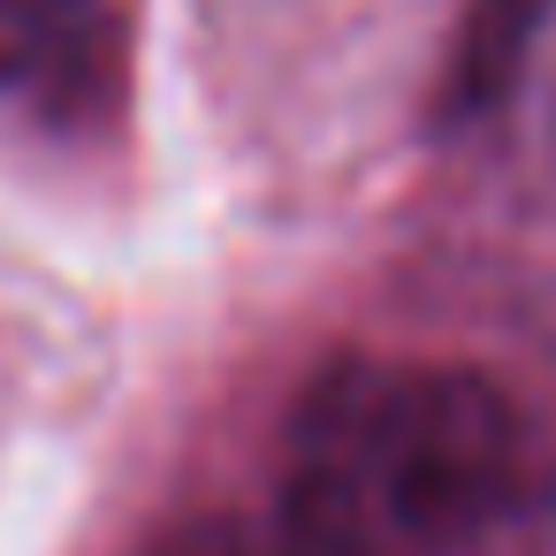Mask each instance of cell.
<instances>
[{
    "label": "cell",
    "instance_id": "cell-1",
    "mask_svg": "<svg viewBox=\"0 0 556 556\" xmlns=\"http://www.w3.org/2000/svg\"><path fill=\"white\" fill-rule=\"evenodd\" d=\"M275 526L305 556H548L556 442L480 366L358 351L290 412Z\"/></svg>",
    "mask_w": 556,
    "mask_h": 556
},
{
    "label": "cell",
    "instance_id": "cell-2",
    "mask_svg": "<svg viewBox=\"0 0 556 556\" xmlns=\"http://www.w3.org/2000/svg\"><path fill=\"white\" fill-rule=\"evenodd\" d=\"M123 0H0V108L77 123L115 100Z\"/></svg>",
    "mask_w": 556,
    "mask_h": 556
},
{
    "label": "cell",
    "instance_id": "cell-3",
    "mask_svg": "<svg viewBox=\"0 0 556 556\" xmlns=\"http://www.w3.org/2000/svg\"><path fill=\"white\" fill-rule=\"evenodd\" d=\"M548 24H556V0H480L472 31H465V100L510 92Z\"/></svg>",
    "mask_w": 556,
    "mask_h": 556
},
{
    "label": "cell",
    "instance_id": "cell-4",
    "mask_svg": "<svg viewBox=\"0 0 556 556\" xmlns=\"http://www.w3.org/2000/svg\"><path fill=\"white\" fill-rule=\"evenodd\" d=\"M138 556H305L282 526H184Z\"/></svg>",
    "mask_w": 556,
    "mask_h": 556
}]
</instances>
